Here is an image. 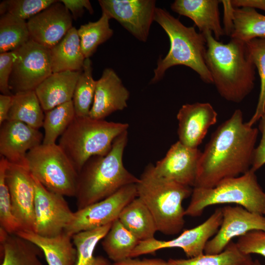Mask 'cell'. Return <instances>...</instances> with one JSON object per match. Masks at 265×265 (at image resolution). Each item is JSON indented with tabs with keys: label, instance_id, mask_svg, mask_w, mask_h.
I'll return each mask as SVG.
<instances>
[{
	"label": "cell",
	"instance_id": "ba28073f",
	"mask_svg": "<svg viewBox=\"0 0 265 265\" xmlns=\"http://www.w3.org/2000/svg\"><path fill=\"white\" fill-rule=\"evenodd\" d=\"M26 166L48 190L63 196L75 197L79 173L58 144L42 143L29 151Z\"/></svg>",
	"mask_w": 265,
	"mask_h": 265
},
{
	"label": "cell",
	"instance_id": "4316f807",
	"mask_svg": "<svg viewBox=\"0 0 265 265\" xmlns=\"http://www.w3.org/2000/svg\"><path fill=\"white\" fill-rule=\"evenodd\" d=\"M35 90L13 94L8 120L23 122L39 129L43 127L45 113Z\"/></svg>",
	"mask_w": 265,
	"mask_h": 265
},
{
	"label": "cell",
	"instance_id": "60d3db41",
	"mask_svg": "<svg viewBox=\"0 0 265 265\" xmlns=\"http://www.w3.org/2000/svg\"><path fill=\"white\" fill-rule=\"evenodd\" d=\"M259 121V130L262 136L259 144L255 149L250 168L255 172L265 164V113Z\"/></svg>",
	"mask_w": 265,
	"mask_h": 265
},
{
	"label": "cell",
	"instance_id": "8fae6325",
	"mask_svg": "<svg viewBox=\"0 0 265 265\" xmlns=\"http://www.w3.org/2000/svg\"><path fill=\"white\" fill-rule=\"evenodd\" d=\"M136 197V184H130L102 200L77 210L64 233L72 237L79 232L111 223L118 218L123 209Z\"/></svg>",
	"mask_w": 265,
	"mask_h": 265
},
{
	"label": "cell",
	"instance_id": "6da1fadb",
	"mask_svg": "<svg viewBox=\"0 0 265 265\" xmlns=\"http://www.w3.org/2000/svg\"><path fill=\"white\" fill-rule=\"evenodd\" d=\"M258 129L243 122L236 109L211 135L199 159L193 187L210 188L241 175L251 167Z\"/></svg>",
	"mask_w": 265,
	"mask_h": 265
},
{
	"label": "cell",
	"instance_id": "4fadbf2b",
	"mask_svg": "<svg viewBox=\"0 0 265 265\" xmlns=\"http://www.w3.org/2000/svg\"><path fill=\"white\" fill-rule=\"evenodd\" d=\"M102 12L116 20L140 41L146 42L154 21L155 0H99Z\"/></svg>",
	"mask_w": 265,
	"mask_h": 265
},
{
	"label": "cell",
	"instance_id": "ac0fdd59",
	"mask_svg": "<svg viewBox=\"0 0 265 265\" xmlns=\"http://www.w3.org/2000/svg\"><path fill=\"white\" fill-rule=\"evenodd\" d=\"M202 152L178 141L171 145L165 156L154 165L159 176L180 184L194 186Z\"/></svg>",
	"mask_w": 265,
	"mask_h": 265
},
{
	"label": "cell",
	"instance_id": "4dcf8cb0",
	"mask_svg": "<svg viewBox=\"0 0 265 265\" xmlns=\"http://www.w3.org/2000/svg\"><path fill=\"white\" fill-rule=\"evenodd\" d=\"M30 40L27 21L8 13L0 15V53L15 51Z\"/></svg>",
	"mask_w": 265,
	"mask_h": 265
},
{
	"label": "cell",
	"instance_id": "5b68a950",
	"mask_svg": "<svg viewBox=\"0 0 265 265\" xmlns=\"http://www.w3.org/2000/svg\"><path fill=\"white\" fill-rule=\"evenodd\" d=\"M137 197L152 213L158 231L166 235L179 234L185 224L183 201L191 196L192 189L159 176L154 165L148 164L136 184Z\"/></svg>",
	"mask_w": 265,
	"mask_h": 265
},
{
	"label": "cell",
	"instance_id": "f35d334b",
	"mask_svg": "<svg viewBox=\"0 0 265 265\" xmlns=\"http://www.w3.org/2000/svg\"><path fill=\"white\" fill-rule=\"evenodd\" d=\"M244 254H256L265 257V231L254 230L238 238L236 242Z\"/></svg>",
	"mask_w": 265,
	"mask_h": 265
},
{
	"label": "cell",
	"instance_id": "44dd1931",
	"mask_svg": "<svg viewBox=\"0 0 265 265\" xmlns=\"http://www.w3.org/2000/svg\"><path fill=\"white\" fill-rule=\"evenodd\" d=\"M218 0H176L171 9L190 18L201 33L211 31L217 40L225 34L220 20Z\"/></svg>",
	"mask_w": 265,
	"mask_h": 265
},
{
	"label": "cell",
	"instance_id": "1f68e13d",
	"mask_svg": "<svg viewBox=\"0 0 265 265\" xmlns=\"http://www.w3.org/2000/svg\"><path fill=\"white\" fill-rule=\"evenodd\" d=\"M110 19L106 13L102 12L98 20L81 25L77 29L81 51L85 58H90L98 46L113 35V31L109 23Z\"/></svg>",
	"mask_w": 265,
	"mask_h": 265
},
{
	"label": "cell",
	"instance_id": "2e32d148",
	"mask_svg": "<svg viewBox=\"0 0 265 265\" xmlns=\"http://www.w3.org/2000/svg\"><path fill=\"white\" fill-rule=\"evenodd\" d=\"M71 13L60 1L41 11L28 21L30 39L51 49L73 27Z\"/></svg>",
	"mask_w": 265,
	"mask_h": 265
},
{
	"label": "cell",
	"instance_id": "83f0119b",
	"mask_svg": "<svg viewBox=\"0 0 265 265\" xmlns=\"http://www.w3.org/2000/svg\"><path fill=\"white\" fill-rule=\"evenodd\" d=\"M112 223L93 230L79 232L72 237V242L77 251L74 265H111L103 256H94V251L97 244L108 232Z\"/></svg>",
	"mask_w": 265,
	"mask_h": 265
},
{
	"label": "cell",
	"instance_id": "f6af8a7d",
	"mask_svg": "<svg viewBox=\"0 0 265 265\" xmlns=\"http://www.w3.org/2000/svg\"><path fill=\"white\" fill-rule=\"evenodd\" d=\"M234 8L260 9L265 11V0H230Z\"/></svg>",
	"mask_w": 265,
	"mask_h": 265
},
{
	"label": "cell",
	"instance_id": "d6986e66",
	"mask_svg": "<svg viewBox=\"0 0 265 265\" xmlns=\"http://www.w3.org/2000/svg\"><path fill=\"white\" fill-rule=\"evenodd\" d=\"M217 118V112L209 103L183 105L177 114L178 141L186 146L198 148Z\"/></svg>",
	"mask_w": 265,
	"mask_h": 265
},
{
	"label": "cell",
	"instance_id": "e575fe53",
	"mask_svg": "<svg viewBox=\"0 0 265 265\" xmlns=\"http://www.w3.org/2000/svg\"><path fill=\"white\" fill-rule=\"evenodd\" d=\"M92 61L86 58L83 69L75 88L72 102L76 117L89 116L92 107L96 81L93 77Z\"/></svg>",
	"mask_w": 265,
	"mask_h": 265
},
{
	"label": "cell",
	"instance_id": "b9f144b4",
	"mask_svg": "<svg viewBox=\"0 0 265 265\" xmlns=\"http://www.w3.org/2000/svg\"><path fill=\"white\" fill-rule=\"evenodd\" d=\"M69 10L73 19L76 20L83 15L86 9L90 14L94 13L93 8L88 0H60Z\"/></svg>",
	"mask_w": 265,
	"mask_h": 265
},
{
	"label": "cell",
	"instance_id": "9c48e42d",
	"mask_svg": "<svg viewBox=\"0 0 265 265\" xmlns=\"http://www.w3.org/2000/svg\"><path fill=\"white\" fill-rule=\"evenodd\" d=\"M14 52L9 82L13 94L35 90L53 73L50 49L30 40Z\"/></svg>",
	"mask_w": 265,
	"mask_h": 265
},
{
	"label": "cell",
	"instance_id": "7402d4cb",
	"mask_svg": "<svg viewBox=\"0 0 265 265\" xmlns=\"http://www.w3.org/2000/svg\"><path fill=\"white\" fill-rule=\"evenodd\" d=\"M81 71L52 73L35 89L44 111L72 101Z\"/></svg>",
	"mask_w": 265,
	"mask_h": 265
},
{
	"label": "cell",
	"instance_id": "5bb4252c",
	"mask_svg": "<svg viewBox=\"0 0 265 265\" xmlns=\"http://www.w3.org/2000/svg\"><path fill=\"white\" fill-rule=\"evenodd\" d=\"M5 180L10 194L13 213L21 230L34 232L35 186L32 175L26 167L8 161Z\"/></svg>",
	"mask_w": 265,
	"mask_h": 265
},
{
	"label": "cell",
	"instance_id": "8992f818",
	"mask_svg": "<svg viewBox=\"0 0 265 265\" xmlns=\"http://www.w3.org/2000/svg\"><path fill=\"white\" fill-rule=\"evenodd\" d=\"M129 126L125 123L75 116L58 144L79 173L91 157L107 155L114 140L127 131Z\"/></svg>",
	"mask_w": 265,
	"mask_h": 265
},
{
	"label": "cell",
	"instance_id": "d6a6232c",
	"mask_svg": "<svg viewBox=\"0 0 265 265\" xmlns=\"http://www.w3.org/2000/svg\"><path fill=\"white\" fill-rule=\"evenodd\" d=\"M252 258L242 253L236 243L232 241L221 252L216 254H203L187 259H170V265H246Z\"/></svg>",
	"mask_w": 265,
	"mask_h": 265
},
{
	"label": "cell",
	"instance_id": "9a60e30c",
	"mask_svg": "<svg viewBox=\"0 0 265 265\" xmlns=\"http://www.w3.org/2000/svg\"><path fill=\"white\" fill-rule=\"evenodd\" d=\"M222 220L215 235L207 242L206 254L223 251L235 237H240L254 230L265 231V216L249 211L240 206L221 208Z\"/></svg>",
	"mask_w": 265,
	"mask_h": 265
},
{
	"label": "cell",
	"instance_id": "30bf717a",
	"mask_svg": "<svg viewBox=\"0 0 265 265\" xmlns=\"http://www.w3.org/2000/svg\"><path fill=\"white\" fill-rule=\"evenodd\" d=\"M222 220V209L217 208L201 224L184 231L178 237L171 240H161L154 238L140 241L132 252L130 258H135L170 248H181L189 258L203 254L207 242L217 233Z\"/></svg>",
	"mask_w": 265,
	"mask_h": 265
},
{
	"label": "cell",
	"instance_id": "484cf974",
	"mask_svg": "<svg viewBox=\"0 0 265 265\" xmlns=\"http://www.w3.org/2000/svg\"><path fill=\"white\" fill-rule=\"evenodd\" d=\"M118 219L139 241L153 238L158 231L150 211L138 197L121 211Z\"/></svg>",
	"mask_w": 265,
	"mask_h": 265
},
{
	"label": "cell",
	"instance_id": "d4e9b609",
	"mask_svg": "<svg viewBox=\"0 0 265 265\" xmlns=\"http://www.w3.org/2000/svg\"><path fill=\"white\" fill-rule=\"evenodd\" d=\"M0 265H42L41 250L34 244L0 228Z\"/></svg>",
	"mask_w": 265,
	"mask_h": 265
},
{
	"label": "cell",
	"instance_id": "277c9868",
	"mask_svg": "<svg viewBox=\"0 0 265 265\" xmlns=\"http://www.w3.org/2000/svg\"><path fill=\"white\" fill-rule=\"evenodd\" d=\"M154 21L168 36L170 49L163 58H159L151 82L159 81L170 67L183 65L197 73L204 82L213 84L206 62L207 43L204 34L197 32L194 26H185L165 9L157 7Z\"/></svg>",
	"mask_w": 265,
	"mask_h": 265
},
{
	"label": "cell",
	"instance_id": "bcb514c9",
	"mask_svg": "<svg viewBox=\"0 0 265 265\" xmlns=\"http://www.w3.org/2000/svg\"><path fill=\"white\" fill-rule=\"evenodd\" d=\"M13 96L0 95V125L8 120Z\"/></svg>",
	"mask_w": 265,
	"mask_h": 265
},
{
	"label": "cell",
	"instance_id": "f1b7e54d",
	"mask_svg": "<svg viewBox=\"0 0 265 265\" xmlns=\"http://www.w3.org/2000/svg\"><path fill=\"white\" fill-rule=\"evenodd\" d=\"M139 241L117 218L113 222L102 244L108 258L117 262L130 258Z\"/></svg>",
	"mask_w": 265,
	"mask_h": 265
},
{
	"label": "cell",
	"instance_id": "e0dca14e",
	"mask_svg": "<svg viewBox=\"0 0 265 265\" xmlns=\"http://www.w3.org/2000/svg\"><path fill=\"white\" fill-rule=\"evenodd\" d=\"M39 129L20 121L6 120L0 125V154L11 163L26 166V156L42 144Z\"/></svg>",
	"mask_w": 265,
	"mask_h": 265
},
{
	"label": "cell",
	"instance_id": "ab89813d",
	"mask_svg": "<svg viewBox=\"0 0 265 265\" xmlns=\"http://www.w3.org/2000/svg\"><path fill=\"white\" fill-rule=\"evenodd\" d=\"M14 51L0 53V91L1 94L13 96L9 82L12 71Z\"/></svg>",
	"mask_w": 265,
	"mask_h": 265
},
{
	"label": "cell",
	"instance_id": "ffe728a7",
	"mask_svg": "<svg viewBox=\"0 0 265 265\" xmlns=\"http://www.w3.org/2000/svg\"><path fill=\"white\" fill-rule=\"evenodd\" d=\"M129 97L130 92L116 73L111 68H106L96 81L89 116L104 119L111 113L126 108Z\"/></svg>",
	"mask_w": 265,
	"mask_h": 265
},
{
	"label": "cell",
	"instance_id": "7a4b0ae2",
	"mask_svg": "<svg viewBox=\"0 0 265 265\" xmlns=\"http://www.w3.org/2000/svg\"><path fill=\"white\" fill-rule=\"evenodd\" d=\"M203 34L207 43L206 64L217 92L227 101L242 102L254 88L256 69L245 42L231 38L224 44L211 31Z\"/></svg>",
	"mask_w": 265,
	"mask_h": 265
},
{
	"label": "cell",
	"instance_id": "836d02e7",
	"mask_svg": "<svg viewBox=\"0 0 265 265\" xmlns=\"http://www.w3.org/2000/svg\"><path fill=\"white\" fill-rule=\"evenodd\" d=\"M72 101L45 112L43 127L44 144H53L66 130L75 117Z\"/></svg>",
	"mask_w": 265,
	"mask_h": 265
},
{
	"label": "cell",
	"instance_id": "74e56055",
	"mask_svg": "<svg viewBox=\"0 0 265 265\" xmlns=\"http://www.w3.org/2000/svg\"><path fill=\"white\" fill-rule=\"evenodd\" d=\"M56 0H4L0 3V14L8 13L22 20L29 19L43 11Z\"/></svg>",
	"mask_w": 265,
	"mask_h": 265
},
{
	"label": "cell",
	"instance_id": "8d00e7d4",
	"mask_svg": "<svg viewBox=\"0 0 265 265\" xmlns=\"http://www.w3.org/2000/svg\"><path fill=\"white\" fill-rule=\"evenodd\" d=\"M8 161L3 157L0 159V225L1 228L10 234L21 230L12 212L9 189L5 180V171Z\"/></svg>",
	"mask_w": 265,
	"mask_h": 265
},
{
	"label": "cell",
	"instance_id": "3957f363",
	"mask_svg": "<svg viewBox=\"0 0 265 265\" xmlns=\"http://www.w3.org/2000/svg\"><path fill=\"white\" fill-rule=\"evenodd\" d=\"M128 134L127 131L119 135L107 155L93 156L84 164L79 173L75 196L78 210L102 200L127 185L138 182L139 178L123 164Z\"/></svg>",
	"mask_w": 265,
	"mask_h": 265
},
{
	"label": "cell",
	"instance_id": "d590c367",
	"mask_svg": "<svg viewBox=\"0 0 265 265\" xmlns=\"http://www.w3.org/2000/svg\"><path fill=\"white\" fill-rule=\"evenodd\" d=\"M248 55L258 70L260 91L256 110L247 123L253 126L265 113V38H257L246 42Z\"/></svg>",
	"mask_w": 265,
	"mask_h": 265
},
{
	"label": "cell",
	"instance_id": "f546056e",
	"mask_svg": "<svg viewBox=\"0 0 265 265\" xmlns=\"http://www.w3.org/2000/svg\"><path fill=\"white\" fill-rule=\"evenodd\" d=\"M232 39L244 42L265 38V15L250 8H234Z\"/></svg>",
	"mask_w": 265,
	"mask_h": 265
},
{
	"label": "cell",
	"instance_id": "ee69618b",
	"mask_svg": "<svg viewBox=\"0 0 265 265\" xmlns=\"http://www.w3.org/2000/svg\"><path fill=\"white\" fill-rule=\"evenodd\" d=\"M224 7V27L225 34L230 36L233 28V10L230 0H221Z\"/></svg>",
	"mask_w": 265,
	"mask_h": 265
},
{
	"label": "cell",
	"instance_id": "cb8c5ba5",
	"mask_svg": "<svg viewBox=\"0 0 265 265\" xmlns=\"http://www.w3.org/2000/svg\"><path fill=\"white\" fill-rule=\"evenodd\" d=\"M52 72L81 71L85 59L78 30L73 26L65 36L50 49Z\"/></svg>",
	"mask_w": 265,
	"mask_h": 265
},
{
	"label": "cell",
	"instance_id": "603a6c76",
	"mask_svg": "<svg viewBox=\"0 0 265 265\" xmlns=\"http://www.w3.org/2000/svg\"><path fill=\"white\" fill-rule=\"evenodd\" d=\"M16 235L38 247L44 253L48 265H74L76 249L72 237L64 232L53 237H46L29 231L20 230Z\"/></svg>",
	"mask_w": 265,
	"mask_h": 265
},
{
	"label": "cell",
	"instance_id": "7dc6e473",
	"mask_svg": "<svg viewBox=\"0 0 265 265\" xmlns=\"http://www.w3.org/2000/svg\"><path fill=\"white\" fill-rule=\"evenodd\" d=\"M246 265H262L260 263L257 261H253L252 259Z\"/></svg>",
	"mask_w": 265,
	"mask_h": 265
},
{
	"label": "cell",
	"instance_id": "52a82bcc",
	"mask_svg": "<svg viewBox=\"0 0 265 265\" xmlns=\"http://www.w3.org/2000/svg\"><path fill=\"white\" fill-rule=\"evenodd\" d=\"M225 204H236L264 215L265 192L255 172L250 169L239 176L224 179L213 187H193L185 215L199 216L208 207Z\"/></svg>",
	"mask_w": 265,
	"mask_h": 265
},
{
	"label": "cell",
	"instance_id": "7c38bea8",
	"mask_svg": "<svg viewBox=\"0 0 265 265\" xmlns=\"http://www.w3.org/2000/svg\"><path fill=\"white\" fill-rule=\"evenodd\" d=\"M33 179L35 186L34 232L46 237L58 236L64 232L73 219L74 212L70 210L63 196L48 190L34 177Z\"/></svg>",
	"mask_w": 265,
	"mask_h": 265
},
{
	"label": "cell",
	"instance_id": "c3c4849f",
	"mask_svg": "<svg viewBox=\"0 0 265 265\" xmlns=\"http://www.w3.org/2000/svg\"><path fill=\"white\" fill-rule=\"evenodd\" d=\"M264 215L265 216V210L264 212Z\"/></svg>",
	"mask_w": 265,
	"mask_h": 265
},
{
	"label": "cell",
	"instance_id": "7bdbcfd3",
	"mask_svg": "<svg viewBox=\"0 0 265 265\" xmlns=\"http://www.w3.org/2000/svg\"><path fill=\"white\" fill-rule=\"evenodd\" d=\"M111 265H170V264L168 261L159 258L140 260L129 258L121 261L114 262Z\"/></svg>",
	"mask_w": 265,
	"mask_h": 265
}]
</instances>
